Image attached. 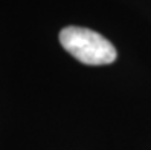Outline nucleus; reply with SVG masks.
<instances>
[{
	"label": "nucleus",
	"mask_w": 151,
	"mask_h": 150,
	"mask_svg": "<svg viewBox=\"0 0 151 150\" xmlns=\"http://www.w3.org/2000/svg\"><path fill=\"white\" fill-rule=\"evenodd\" d=\"M60 43L72 57L88 66L110 64L118 57L114 46L104 35L81 26L61 29Z\"/></svg>",
	"instance_id": "1"
}]
</instances>
